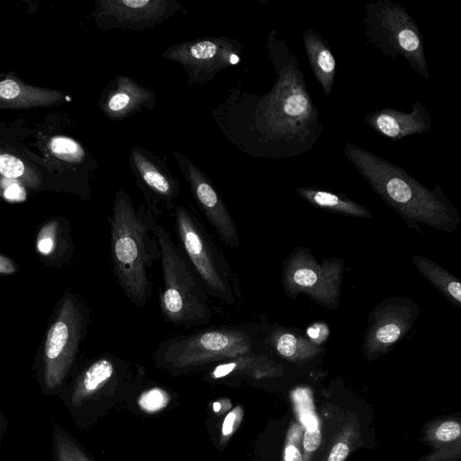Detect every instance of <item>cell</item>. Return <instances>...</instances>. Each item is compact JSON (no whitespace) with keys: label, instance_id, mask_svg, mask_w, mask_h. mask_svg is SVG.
<instances>
[{"label":"cell","instance_id":"1","mask_svg":"<svg viewBox=\"0 0 461 461\" xmlns=\"http://www.w3.org/2000/svg\"><path fill=\"white\" fill-rule=\"evenodd\" d=\"M270 50L277 77L271 90L259 98L255 125L271 156L294 158L312 149L323 124L297 57L283 40H273Z\"/></svg>","mask_w":461,"mask_h":461},{"label":"cell","instance_id":"2","mask_svg":"<svg viewBox=\"0 0 461 461\" xmlns=\"http://www.w3.org/2000/svg\"><path fill=\"white\" fill-rule=\"evenodd\" d=\"M158 218L147 206L136 207L123 190L116 192L109 217L113 273L126 297L138 308L150 299V271L160 261L155 234Z\"/></svg>","mask_w":461,"mask_h":461},{"label":"cell","instance_id":"3","mask_svg":"<svg viewBox=\"0 0 461 461\" xmlns=\"http://www.w3.org/2000/svg\"><path fill=\"white\" fill-rule=\"evenodd\" d=\"M342 152L374 192L410 226L421 223L446 232L456 230L457 211L439 186L428 189L401 167L356 144L347 142Z\"/></svg>","mask_w":461,"mask_h":461},{"label":"cell","instance_id":"4","mask_svg":"<svg viewBox=\"0 0 461 461\" xmlns=\"http://www.w3.org/2000/svg\"><path fill=\"white\" fill-rule=\"evenodd\" d=\"M155 234L163 281L158 300L161 316L185 328L208 324L212 317L208 294L167 228L158 223Z\"/></svg>","mask_w":461,"mask_h":461},{"label":"cell","instance_id":"5","mask_svg":"<svg viewBox=\"0 0 461 461\" xmlns=\"http://www.w3.org/2000/svg\"><path fill=\"white\" fill-rule=\"evenodd\" d=\"M174 215L180 249L208 295L229 305L237 304L239 283L218 244L184 205H178Z\"/></svg>","mask_w":461,"mask_h":461},{"label":"cell","instance_id":"6","mask_svg":"<svg viewBox=\"0 0 461 461\" xmlns=\"http://www.w3.org/2000/svg\"><path fill=\"white\" fill-rule=\"evenodd\" d=\"M365 34L382 55L405 59L419 76L429 78L424 41L418 24L406 9L393 0H377L365 6Z\"/></svg>","mask_w":461,"mask_h":461},{"label":"cell","instance_id":"7","mask_svg":"<svg viewBox=\"0 0 461 461\" xmlns=\"http://www.w3.org/2000/svg\"><path fill=\"white\" fill-rule=\"evenodd\" d=\"M254 341L247 326H221L161 341L156 357L167 365L185 367L230 360L252 352Z\"/></svg>","mask_w":461,"mask_h":461},{"label":"cell","instance_id":"8","mask_svg":"<svg viewBox=\"0 0 461 461\" xmlns=\"http://www.w3.org/2000/svg\"><path fill=\"white\" fill-rule=\"evenodd\" d=\"M87 317L86 307L74 295L67 294L61 301L44 343V380L50 388L61 383L72 365Z\"/></svg>","mask_w":461,"mask_h":461},{"label":"cell","instance_id":"9","mask_svg":"<svg viewBox=\"0 0 461 461\" xmlns=\"http://www.w3.org/2000/svg\"><path fill=\"white\" fill-rule=\"evenodd\" d=\"M342 271L341 259H325L320 264L306 248H297L284 262L282 283L291 298L303 293L323 307L336 309Z\"/></svg>","mask_w":461,"mask_h":461},{"label":"cell","instance_id":"10","mask_svg":"<svg viewBox=\"0 0 461 461\" xmlns=\"http://www.w3.org/2000/svg\"><path fill=\"white\" fill-rule=\"evenodd\" d=\"M419 306L408 298H387L370 312L363 353L368 360L386 353L411 329Z\"/></svg>","mask_w":461,"mask_h":461},{"label":"cell","instance_id":"11","mask_svg":"<svg viewBox=\"0 0 461 461\" xmlns=\"http://www.w3.org/2000/svg\"><path fill=\"white\" fill-rule=\"evenodd\" d=\"M180 63L195 81L240 62L234 42L224 38H211L176 45L164 54Z\"/></svg>","mask_w":461,"mask_h":461},{"label":"cell","instance_id":"12","mask_svg":"<svg viewBox=\"0 0 461 461\" xmlns=\"http://www.w3.org/2000/svg\"><path fill=\"white\" fill-rule=\"evenodd\" d=\"M193 195L206 221L221 240L230 249L240 247V237L234 220L207 176L179 153H174Z\"/></svg>","mask_w":461,"mask_h":461},{"label":"cell","instance_id":"13","mask_svg":"<svg viewBox=\"0 0 461 461\" xmlns=\"http://www.w3.org/2000/svg\"><path fill=\"white\" fill-rule=\"evenodd\" d=\"M176 6L165 0H103L98 2L96 17L106 28L142 30L163 22Z\"/></svg>","mask_w":461,"mask_h":461},{"label":"cell","instance_id":"14","mask_svg":"<svg viewBox=\"0 0 461 461\" xmlns=\"http://www.w3.org/2000/svg\"><path fill=\"white\" fill-rule=\"evenodd\" d=\"M131 160L143 190L147 207L158 217L170 212L179 194V185L144 151L132 149Z\"/></svg>","mask_w":461,"mask_h":461},{"label":"cell","instance_id":"15","mask_svg":"<svg viewBox=\"0 0 461 461\" xmlns=\"http://www.w3.org/2000/svg\"><path fill=\"white\" fill-rule=\"evenodd\" d=\"M411 113L393 108H381L364 117V122L375 131L393 141L402 138L429 132L432 118L426 106L420 101L411 104Z\"/></svg>","mask_w":461,"mask_h":461},{"label":"cell","instance_id":"16","mask_svg":"<svg viewBox=\"0 0 461 461\" xmlns=\"http://www.w3.org/2000/svg\"><path fill=\"white\" fill-rule=\"evenodd\" d=\"M62 99L63 94L59 91L27 85L17 77H0V108L50 106Z\"/></svg>","mask_w":461,"mask_h":461},{"label":"cell","instance_id":"17","mask_svg":"<svg viewBox=\"0 0 461 461\" xmlns=\"http://www.w3.org/2000/svg\"><path fill=\"white\" fill-rule=\"evenodd\" d=\"M153 93L127 77L115 79L114 86L105 97L103 110L113 119H122L153 102Z\"/></svg>","mask_w":461,"mask_h":461},{"label":"cell","instance_id":"18","mask_svg":"<svg viewBox=\"0 0 461 461\" xmlns=\"http://www.w3.org/2000/svg\"><path fill=\"white\" fill-rule=\"evenodd\" d=\"M303 41L313 75L324 94L330 95L334 85L337 63L328 42L320 32L312 29L303 33Z\"/></svg>","mask_w":461,"mask_h":461},{"label":"cell","instance_id":"19","mask_svg":"<svg viewBox=\"0 0 461 461\" xmlns=\"http://www.w3.org/2000/svg\"><path fill=\"white\" fill-rule=\"evenodd\" d=\"M291 397L303 429V461H312L321 444V430L311 392L305 388H297Z\"/></svg>","mask_w":461,"mask_h":461},{"label":"cell","instance_id":"20","mask_svg":"<svg viewBox=\"0 0 461 461\" xmlns=\"http://www.w3.org/2000/svg\"><path fill=\"white\" fill-rule=\"evenodd\" d=\"M296 192L312 205L323 210L351 217H373L369 209L339 194L309 186L296 188Z\"/></svg>","mask_w":461,"mask_h":461},{"label":"cell","instance_id":"21","mask_svg":"<svg viewBox=\"0 0 461 461\" xmlns=\"http://www.w3.org/2000/svg\"><path fill=\"white\" fill-rule=\"evenodd\" d=\"M270 342L283 358L294 363L307 362L321 351L314 342L282 329L270 333Z\"/></svg>","mask_w":461,"mask_h":461},{"label":"cell","instance_id":"22","mask_svg":"<svg viewBox=\"0 0 461 461\" xmlns=\"http://www.w3.org/2000/svg\"><path fill=\"white\" fill-rule=\"evenodd\" d=\"M412 263L417 270L456 306L461 305V285L459 280L436 262L415 255Z\"/></svg>","mask_w":461,"mask_h":461},{"label":"cell","instance_id":"23","mask_svg":"<svg viewBox=\"0 0 461 461\" xmlns=\"http://www.w3.org/2000/svg\"><path fill=\"white\" fill-rule=\"evenodd\" d=\"M421 439L432 449L461 442V423L456 418H439L424 427Z\"/></svg>","mask_w":461,"mask_h":461},{"label":"cell","instance_id":"24","mask_svg":"<svg viewBox=\"0 0 461 461\" xmlns=\"http://www.w3.org/2000/svg\"><path fill=\"white\" fill-rule=\"evenodd\" d=\"M116 366L112 357H103L83 373L76 390V398L89 395L107 384L114 375Z\"/></svg>","mask_w":461,"mask_h":461},{"label":"cell","instance_id":"25","mask_svg":"<svg viewBox=\"0 0 461 461\" xmlns=\"http://www.w3.org/2000/svg\"><path fill=\"white\" fill-rule=\"evenodd\" d=\"M0 175L16 179L37 188L41 185L38 174L19 158L9 153L0 152Z\"/></svg>","mask_w":461,"mask_h":461},{"label":"cell","instance_id":"26","mask_svg":"<svg viewBox=\"0 0 461 461\" xmlns=\"http://www.w3.org/2000/svg\"><path fill=\"white\" fill-rule=\"evenodd\" d=\"M359 438L356 423L346 421L334 437L325 461H345Z\"/></svg>","mask_w":461,"mask_h":461},{"label":"cell","instance_id":"27","mask_svg":"<svg viewBox=\"0 0 461 461\" xmlns=\"http://www.w3.org/2000/svg\"><path fill=\"white\" fill-rule=\"evenodd\" d=\"M60 240H63V238H60L59 235V223L58 221H49L38 233L36 240L38 253L50 258L58 251Z\"/></svg>","mask_w":461,"mask_h":461},{"label":"cell","instance_id":"28","mask_svg":"<svg viewBox=\"0 0 461 461\" xmlns=\"http://www.w3.org/2000/svg\"><path fill=\"white\" fill-rule=\"evenodd\" d=\"M49 146L55 156L69 162H78L84 157L82 147L68 137H54L50 140Z\"/></svg>","mask_w":461,"mask_h":461},{"label":"cell","instance_id":"29","mask_svg":"<svg viewBox=\"0 0 461 461\" xmlns=\"http://www.w3.org/2000/svg\"><path fill=\"white\" fill-rule=\"evenodd\" d=\"M303 429L298 421L293 422L287 430L282 461H303Z\"/></svg>","mask_w":461,"mask_h":461},{"label":"cell","instance_id":"30","mask_svg":"<svg viewBox=\"0 0 461 461\" xmlns=\"http://www.w3.org/2000/svg\"><path fill=\"white\" fill-rule=\"evenodd\" d=\"M170 401V395L161 388H151L140 394L139 406L146 412H157L164 409Z\"/></svg>","mask_w":461,"mask_h":461},{"label":"cell","instance_id":"31","mask_svg":"<svg viewBox=\"0 0 461 461\" xmlns=\"http://www.w3.org/2000/svg\"><path fill=\"white\" fill-rule=\"evenodd\" d=\"M56 442L59 461H89L82 451L67 438L59 435Z\"/></svg>","mask_w":461,"mask_h":461},{"label":"cell","instance_id":"32","mask_svg":"<svg viewBox=\"0 0 461 461\" xmlns=\"http://www.w3.org/2000/svg\"><path fill=\"white\" fill-rule=\"evenodd\" d=\"M460 457L461 442H457L448 447L432 449L419 461H460Z\"/></svg>","mask_w":461,"mask_h":461},{"label":"cell","instance_id":"33","mask_svg":"<svg viewBox=\"0 0 461 461\" xmlns=\"http://www.w3.org/2000/svg\"><path fill=\"white\" fill-rule=\"evenodd\" d=\"M243 416V411L240 406H236L224 418L221 426V434L223 437L231 435L240 425Z\"/></svg>","mask_w":461,"mask_h":461},{"label":"cell","instance_id":"34","mask_svg":"<svg viewBox=\"0 0 461 461\" xmlns=\"http://www.w3.org/2000/svg\"><path fill=\"white\" fill-rule=\"evenodd\" d=\"M17 270L15 263L9 258L0 254V274L12 275Z\"/></svg>","mask_w":461,"mask_h":461},{"label":"cell","instance_id":"35","mask_svg":"<svg viewBox=\"0 0 461 461\" xmlns=\"http://www.w3.org/2000/svg\"><path fill=\"white\" fill-rule=\"evenodd\" d=\"M221 402H214L212 404V409L215 412H218L221 411Z\"/></svg>","mask_w":461,"mask_h":461}]
</instances>
